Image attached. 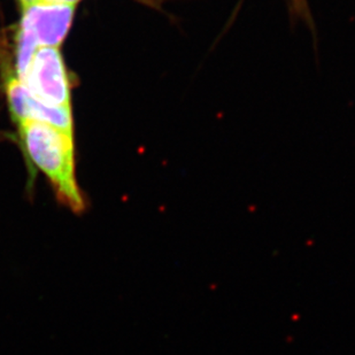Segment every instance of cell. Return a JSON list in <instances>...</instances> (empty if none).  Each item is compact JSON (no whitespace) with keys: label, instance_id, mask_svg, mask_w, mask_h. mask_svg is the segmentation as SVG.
<instances>
[{"label":"cell","instance_id":"6da1fadb","mask_svg":"<svg viewBox=\"0 0 355 355\" xmlns=\"http://www.w3.org/2000/svg\"><path fill=\"white\" fill-rule=\"evenodd\" d=\"M20 134L27 155L53 185L71 211L80 213L85 201L75 178L73 134L38 121H22Z\"/></svg>","mask_w":355,"mask_h":355},{"label":"cell","instance_id":"7a4b0ae2","mask_svg":"<svg viewBox=\"0 0 355 355\" xmlns=\"http://www.w3.org/2000/svg\"><path fill=\"white\" fill-rule=\"evenodd\" d=\"M20 80L40 103L71 108V84L58 47H40Z\"/></svg>","mask_w":355,"mask_h":355},{"label":"cell","instance_id":"3957f363","mask_svg":"<svg viewBox=\"0 0 355 355\" xmlns=\"http://www.w3.org/2000/svg\"><path fill=\"white\" fill-rule=\"evenodd\" d=\"M75 6L38 1L24 8L20 33L40 47H58L71 29Z\"/></svg>","mask_w":355,"mask_h":355},{"label":"cell","instance_id":"277c9868","mask_svg":"<svg viewBox=\"0 0 355 355\" xmlns=\"http://www.w3.org/2000/svg\"><path fill=\"white\" fill-rule=\"evenodd\" d=\"M6 92L10 112L19 123L22 121H38L73 134L71 108L53 107L40 103L19 78L8 80Z\"/></svg>","mask_w":355,"mask_h":355},{"label":"cell","instance_id":"5b68a950","mask_svg":"<svg viewBox=\"0 0 355 355\" xmlns=\"http://www.w3.org/2000/svg\"><path fill=\"white\" fill-rule=\"evenodd\" d=\"M40 1L49 3H64V5H73V6H75V3H78L80 0H40Z\"/></svg>","mask_w":355,"mask_h":355},{"label":"cell","instance_id":"8992f818","mask_svg":"<svg viewBox=\"0 0 355 355\" xmlns=\"http://www.w3.org/2000/svg\"><path fill=\"white\" fill-rule=\"evenodd\" d=\"M20 1L21 5L24 8H27V7L31 6V5H34V3H38L40 0H19Z\"/></svg>","mask_w":355,"mask_h":355}]
</instances>
